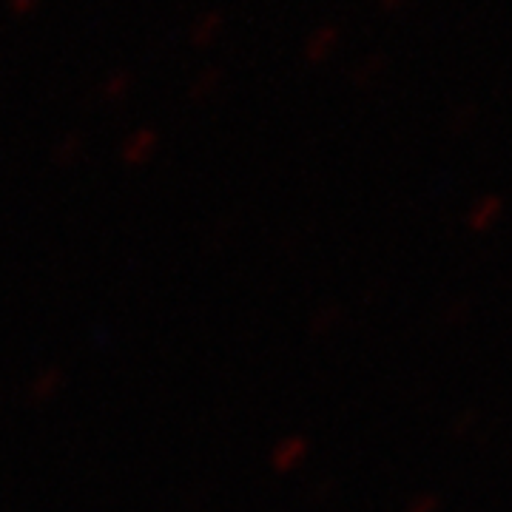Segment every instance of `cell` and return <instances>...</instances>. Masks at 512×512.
Returning a JSON list of instances; mask_svg holds the SVG:
<instances>
[{
  "mask_svg": "<svg viewBox=\"0 0 512 512\" xmlns=\"http://www.w3.org/2000/svg\"><path fill=\"white\" fill-rule=\"evenodd\" d=\"M220 26H222L220 12H208V15H202V18L194 23L191 40H194L197 46H208V43H211L214 37L220 35Z\"/></svg>",
  "mask_w": 512,
  "mask_h": 512,
  "instance_id": "cell-1",
  "label": "cell"
},
{
  "mask_svg": "<svg viewBox=\"0 0 512 512\" xmlns=\"http://www.w3.org/2000/svg\"><path fill=\"white\" fill-rule=\"evenodd\" d=\"M37 3H40V0H9V9H12L15 15H29Z\"/></svg>",
  "mask_w": 512,
  "mask_h": 512,
  "instance_id": "cell-2",
  "label": "cell"
}]
</instances>
